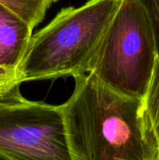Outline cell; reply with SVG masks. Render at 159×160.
<instances>
[{"label":"cell","instance_id":"obj_1","mask_svg":"<svg viewBox=\"0 0 159 160\" xmlns=\"http://www.w3.org/2000/svg\"><path fill=\"white\" fill-rule=\"evenodd\" d=\"M62 104L73 160H157L159 143L144 100L120 94L93 74L74 77Z\"/></svg>","mask_w":159,"mask_h":160},{"label":"cell","instance_id":"obj_2","mask_svg":"<svg viewBox=\"0 0 159 160\" xmlns=\"http://www.w3.org/2000/svg\"><path fill=\"white\" fill-rule=\"evenodd\" d=\"M121 0H88L61 9L32 36L16 70L21 83L88 73L91 61Z\"/></svg>","mask_w":159,"mask_h":160},{"label":"cell","instance_id":"obj_3","mask_svg":"<svg viewBox=\"0 0 159 160\" xmlns=\"http://www.w3.org/2000/svg\"><path fill=\"white\" fill-rule=\"evenodd\" d=\"M158 58L147 11L139 0H121L88 73L120 94L144 100Z\"/></svg>","mask_w":159,"mask_h":160},{"label":"cell","instance_id":"obj_4","mask_svg":"<svg viewBox=\"0 0 159 160\" xmlns=\"http://www.w3.org/2000/svg\"><path fill=\"white\" fill-rule=\"evenodd\" d=\"M0 160H73L62 106L26 100L1 108Z\"/></svg>","mask_w":159,"mask_h":160},{"label":"cell","instance_id":"obj_5","mask_svg":"<svg viewBox=\"0 0 159 160\" xmlns=\"http://www.w3.org/2000/svg\"><path fill=\"white\" fill-rule=\"evenodd\" d=\"M33 29L16 13L0 3V67L16 71Z\"/></svg>","mask_w":159,"mask_h":160},{"label":"cell","instance_id":"obj_6","mask_svg":"<svg viewBox=\"0 0 159 160\" xmlns=\"http://www.w3.org/2000/svg\"><path fill=\"white\" fill-rule=\"evenodd\" d=\"M57 0H0V3L21 17L32 29L44 18L46 11Z\"/></svg>","mask_w":159,"mask_h":160},{"label":"cell","instance_id":"obj_7","mask_svg":"<svg viewBox=\"0 0 159 160\" xmlns=\"http://www.w3.org/2000/svg\"><path fill=\"white\" fill-rule=\"evenodd\" d=\"M21 84L16 71L0 67V109L22 104L27 100L21 94Z\"/></svg>","mask_w":159,"mask_h":160},{"label":"cell","instance_id":"obj_8","mask_svg":"<svg viewBox=\"0 0 159 160\" xmlns=\"http://www.w3.org/2000/svg\"><path fill=\"white\" fill-rule=\"evenodd\" d=\"M144 105L159 143V58L149 90L144 98Z\"/></svg>","mask_w":159,"mask_h":160},{"label":"cell","instance_id":"obj_9","mask_svg":"<svg viewBox=\"0 0 159 160\" xmlns=\"http://www.w3.org/2000/svg\"><path fill=\"white\" fill-rule=\"evenodd\" d=\"M148 13L153 23L159 54V0H139Z\"/></svg>","mask_w":159,"mask_h":160},{"label":"cell","instance_id":"obj_10","mask_svg":"<svg viewBox=\"0 0 159 160\" xmlns=\"http://www.w3.org/2000/svg\"><path fill=\"white\" fill-rule=\"evenodd\" d=\"M157 160H159V157H158V159H157Z\"/></svg>","mask_w":159,"mask_h":160}]
</instances>
